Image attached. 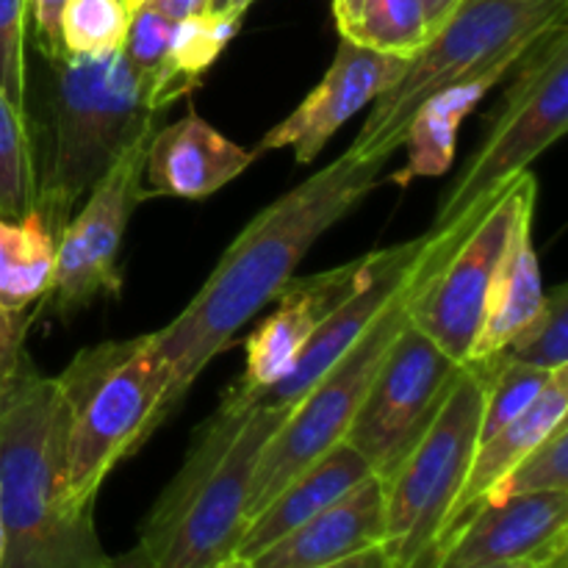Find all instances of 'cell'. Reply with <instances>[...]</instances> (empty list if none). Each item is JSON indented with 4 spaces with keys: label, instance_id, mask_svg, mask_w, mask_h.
<instances>
[{
    "label": "cell",
    "instance_id": "cell-19",
    "mask_svg": "<svg viewBox=\"0 0 568 568\" xmlns=\"http://www.w3.org/2000/svg\"><path fill=\"white\" fill-rule=\"evenodd\" d=\"M568 414V369L552 372L547 388L541 392V397L530 405L521 416H516L510 425H505L503 430L491 433L488 438L477 442L475 455H471L469 471L464 477V486H460L458 497H455L453 514H449L447 527H444L442 544H438V552H442L444 541L480 508L488 499V494L499 486V483L508 477V471L530 453L532 447L544 442L549 433L558 425H564ZM438 560V558H436Z\"/></svg>",
    "mask_w": 568,
    "mask_h": 568
},
{
    "label": "cell",
    "instance_id": "cell-33",
    "mask_svg": "<svg viewBox=\"0 0 568 568\" xmlns=\"http://www.w3.org/2000/svg\"><path fill=\"white\" fill-rule=\"evenodd\" d=\"M37 314H11L0 305V377L9 381L28 364L26 333Z\"/></svg>",
    "mask_w": 568,
    "mask_h": 568
},
{
    "label": "cell",
    "instance_id": "cell-5",
    "mask_svg": "<svg viewBox=\"0 0 568 568\" xmlns=\"http://www.w3.org/2000/svg\"><path fill=\"white\" fill-rule=\"evenodd\" d=\"M55 381L67 408L64 494L94 508L105 477L161 427L166 372L136 336L81 349Z\"/></svg>",
    "mask_w": 568,
    "mask_h": 568
},
{
    "label": "cell",
    "instance_id": "cell-44",
    "mask_svg": "<svg viewBox=\"0 0 568 568\" xmlns=\"http://www.w3.org/2000/svg\"><path fill=\"white\" fill-rule=\"evenodd\" d=\"M566 560H568V555H560V558L549 560V564L541 566V568H566Z\"/></svg>",
    "mask_w": 568,
    "mask_h": 568
},
{
    "label": "cell",
    "instance_id": "cell-14",
    "mask_svg": "<svg viewBox=\"0 0 568 568\" xmlns=\"http://www.w3.org/2000/svg\"><path fill=\"white\" fill-rule=\"evenodd\" d=\"M422 244H425V233L403 244L369 253V266H366L361 283L320 322L308 347L300 355L297 366L277 386L255 394L253 403L275 410L294 408L303 394L364 336V331L381 316L388 300L403 288Z\"/></svg>",
    "mask_w": 568,
    "mask_h": 568
},
{
    "label": "cell",
    "instance_id": "cell-26",
    "mask_svg": "<svg viewBox=\"0 0 568 568\" xmlns=\"http://www.w3.org/2000/svg\"><path fill=\"white\" fill-rule=\"evenodd\" d=\"M344 39L394 55H416L430 39L422 0H364L358 22Z\"/></svg>",
    "mask_w": 568,
    "mask_h": 568
},
{
    "label": "cell",
    "instance_id": "cell-29",
    "mask_svg": "<svg viewBox=\"0 0 568 568\" xmlns=\"http://www.w3.org/2000/svg\"><path fill=\"white\" fill-rule=\"evenodd\" d=\"M483 366L488 377L486 386V405H483V419H480V442L488 438L491 433L503 430L505 425L525 414L541 392L547 388L552 372L532 369V366L508 364V361L491 358L486 364H471Z\"/></svg>",
    "mask_w": 568,
    "mask_h": 568
},
{
    "label": "cell",
    "instance_id": "cell-32",
    "mask_svg": "<svg viewBox=\"0 0 568 568\" xmlns=\"http://www.w3.org/2000/svg\"><path fill=\"white\" fill-rule=\"evenodd\" d=\"M172 26H175V22H170L166 17H161L159 11L148 9V6H139L131 14L125 42H122L120 50L142 83L148 81L150 72H153L155 67L161 64V59L166 55Z\"/></svg>",
    "mask_w": 568,
    "mask_h": 568
},
{
    "label": "cell",
    "instance_id": "cell-12",
    "mask_svg": "<svg viewBox=\"0 0 568 568\" xmlns=\"http://www.w3.org/2000/svg\"><path fill=\"white\" fill-rule=\"evenodd\" d=\"M538 183L521 172L483 214L469 236L433 272L410 303L408 322L460 366L469 361L486 320V303L510 233L527 209H536Z\"/></svg>",
    "mask_w": 568,
    "mask_h": 568
},
{
    "label": "cell",
    "instance_id": "cell-7",
    "mask_svg": "<svg viewBox=\"0 0 568 568\" xmlns=\"http://www.w3.org/2000/svg\"><path fill=\"white\" fill-rule=\"evenodd\" d=\"M516 75L505 92L486 139L438 203L427 236L460 244L505 189L552 148L568 128V31L566 22L549 28L516 61Z\"/></svg>",
    "mask_w": 568,
    "mask_h": 568
},
{
    "label": "cell",
    "instance_id": "cell-37",
    "mask_svg": "<svg viewBox=\"0 0 568 568\" xmlns=\"http://www.w3.org/2000/svg\"><path fill=\"white\" fill-rule=\"evenodd\" d=\"M458 6L460 0H422V9H425V22L430 37L444 26V22H447V17L453 14Z\"/></svg>",
    "mask_w": 568,
    "mask_h": 568
},
{
    "label": "cell",
    "instance_id": "cell-38",
    "mask_svg": "<svg viewBox=\"0 0 568 568\" xmlns=\"http://www.w3.org/2000/svg\"><path fill=\"white\" fill-rule=\"evenodd\" d=\"M361 9H364V0H333V14H336V26L342 37L358 22Z\"/></svg>",
    "mask_w": 568,
    "mask_h": 568
},
{
    "label": "cell",
    "instance_id": "cell-17",
    "mask_svg": "<svg viewBox=\"0 0 568 568\" xmlns=\"http://www.w3.org/2000/svg\"><path fill=\"white\" fill-rule=\"evenodd\" d=\"M255 150L222 136L194 109L181 120L155 128L144 159V189L150 197L205 200L236 181L253 161Z\"/></svg>",
    "mask_w": 568,
    "mask_h": 568
},
{
    "label": "cell",
    "instance_id": "cell-22",
    "mask_svg": "<svg viewBox=\"0 0 568 568\" xmlns=\"http://www.w3.org/2000/svg\"><path fill=\"white\" fill-rule=\"evenodd\" d=\"M510 70L514 67H494L483 75L471 78V81L442 89L430 100H425L410 120L408 133H405L408 161H405L403 170H397L392 181L405 189L419 178L444 175L455 159V144H458V131L464 120L486 98L488 89Z\"/></svg>",
    "mask_w": 568,
    "mask_h": 568
},
{
    "label": "cell",
    "instance_id": "cell-3",
    "mask_svg": "<svg viewBox=\"0 0 568 568\" xmlns=\"http://www.w3.org/2000/svg\"><path fill=\"white\" fill-rule=\"evenodd\" d=\"M288 410L261 408L231 386L194 433L186 460L139 527V568H214L236 555L261 453Z\"/></svg>",
    "mask_w": 568,
    "mask_h": 568
},
{
    "label": "cell",
    "instance_id": "cell-25",
    "mask_svg": "<svg viewBox=\"0 0 568 568\" xmlns=\"http://www.w3.org/2000/svg\"><path fill=\"white\" fill-rule=\"evenodd\" d=\"M37 211V175L28 120L0 89V216L20 220Z\"/></svg>",
    "mask_w": 568,
    "mask_h": 568
},
{
    "label": "cell",
    "instance_id": "cell-35",
    "mask_svg": "<svg viewBox=\"0 0 568 568\" xmlns=\"http://www.w3.org/2000/svg\"><path fill=\"white\" fill-rule=\"evenodd\" d=\"M142 6L159 11L170 22H181L192 14H205L209 11V0H144Z\"/></svg>",
    "mask_w": 568,
    "mask_h": 568
},
{
    "label": "cell",
    "instance_id": "cell-16",
    "mask_svg": "<svg viewBox=\"0 0 568 568\" xmlns=\"http://www.w3.org/2000/svg\"><path fill=\"white\" fill-rule=\"evenodd\" d=\"M369 266V255L336 270L316 272V275L294 277L281 294H277L275 314L266 316L247 338V366L244 375L233 386L247 397L277 386L288 372L297 366L300 355L308 347L311 336L320 322L353 292Z\"/></svg>",
    "mask_w": 568,
    "mask_h": 568
},
{
    "label": "cell",
    "instance_id": "cell-2",
    "mask_svg": "<svg viewBox=\"0 0 568 568\" xmlns=\"http://www.w3.org/2000/svg\"><path fill=\"white\" fill-rule=\"evenodd\" d=\"M44 64L39 103L28 105L26 120L37 211L59 239L89 189L139 136L155 131L161 114L144 103L142 81L122 50L59 53Z\"/></svg>",
    "mask_w": 568,
    "mask_h": 568
},
{
    "label": "cell",
    "instance_id": "cell-30",
    "mask_svg": "<svg viewBox=\"0 0 568 568\" xmlns=\"http://www.w3.org/2000/svg\"><path fill=\"white\" fill-rule=\"evenodd\" d=\"M544 491H568V422L555 427L538 447H532L483 505Z\"/></svg>",
    "mask_w": 568,
    "mask_h": 568
},
{
    "label": "cell",
    "instance_id": "cell-24",
    "mask_svg": "<svg viewBox=\"0 0 568 568\" xmlns=\"http://www.w3.org/2000/svg\"><path fill=\"white\" fill-rule=\"evenodd\" d=\"M53 270L55 236L39 211L20 220L0 216V305L26 316L50 292Z\"/></svg>",
    "mask_w": 568,
    "mask_h": 568
},
{
    "label": "cell",
    "instance_id": "cell-45",
    "mask_svg": "<svg viewBox=\"0 0 568 568\" xmlns=\"http://www.w3.org/2000/svg\"><path fill=\"white\" fill-rule=\"evenodd\" d=\"M109 568H139V566H133L131 560L122 558V560H111V566H109Z\"/></svg>",
    "mask_w": 568,
    "mask_h": 568
},
{
    "label": "cell",
    "instance_id": "cell-46",
    "mask_svg": "<svg viewBox=\"0 0 568 568\" xmlns=\"http://www.w3.org/2000/svg\"><path fill=\"white\" fill-rule=\"evenodd\" d=\"M122 3H125V9H128V11H131V14H133V11H136V9H139V6H142V3H144V0H122Z\"/></svg>",
    "mask_w": 568,
    "mask_h": 568
},
{
    "label": "cell",
    "instance_id": "cell-42",
    "mask_svg": "<svg viewBox=\"0 0 568 568\" xmlns=\"http://www.w3.org/2000/svg\"><path fill=\"white\" fill-rule=\"evenodd\" d=\"M6 560V527H3V516H0V568H3Z\"/></svg>",
    "mask_w": 568,
    "mask_h": 568
},
{
    "label": "cell",
    "instance_id": "cell-11",
    "mask_svg": "<svg viewBox=\"0 0 568 568\" xmlns=\"http://www.w3.org/2000/svg\"><path fill=\"white\" fill-rule=\"evenodd\" d=\"M464 366L419 327L405 322L388 347L344 442L364 455L381 480L403 464L442 410Z\"/></svg>",
    "mask_w": 568,
    "mask_h": 568
},
{
    "label": "cell",
    "instance_id": "cell-10",
    "mask_svg": "<svg viewBox=\"0 0 568 568\" xmlns=\"http://www.w3.org/2000/svg\"><path fill=\"white\" fill-rule=\"evenodd\" d=\"M153 131L139 136L103 178L89 189L81 209L55 239V270L42 305L59 320L105 297H120V250L133 211L150 197L144 189V159Z\"/></svg>",
    "mask_w": 568,
    "mask_h": 568
},
{
    "label": "cell",
    "instance_id": "cell-1",
    "mask_svg": "<svg viewBox=\"0 0 568 568\" xmlns=\"http://www.w3.org/2000/svg\"><path fill=\"white\" fill-rule=\"evenodd\" d=\"M383 166L386 159H364L347 150L325 170L281 194L233 239L186 308L170 325L148 333L150 349L166 372L161 425L205 366L225 353L236 333L294 281L316 239L381 186Z\"/></svg>",
    "mask_w": 568,
    "mask_h": 568
},
{
    "label": "cell",
    "instance_id": "cell-43",
    "mask_svg": "<svg viewBox=\"0 0 568 568\" xmlns=\"http://www.w3.org/2000/svg\"><path fill=\"white\" fill-rule=\"evenodd\" d=\"M9 381H11V377H9ZM9 381H3V377H0V410H3L6 394H9Z\"/></svg>",
    "mask_w": 568,
    "mask_h": 568
},
{
    "label": "cell",
    "instance_id": "cell-15",
    "mask_svg": "<svg viewBox=\"0 0 568 568\" xmlns=\"http://www.w3.org/2000/svg\"><path fill=\"white\" fill-rule=\"evenodd\" d=\"M568 491L510 497L477 508L444 541L436 568H475L505 560H549L568 555Z\"/></svg>",
    "mask_w": 568,
    "mask_h": 568
},
{
    "label": "cell",
    "instance_id": "cell-36",
    "mask_svg": "<svg viewBox=\"0 0 568 568\" xmlns=\"http://www.w3.org/2000/svg\"><path fill=\"white\" fill-rule=\"evenodd\" d=\"M322 568H394V566H392V558H388V552L383 549V544H377V547H369L364 549V552L349 555V558L338 560V564L322 566Z\"/></svg>",
    "mask_w": 568,
    "mask_h": 568
},
{
    "label": "cell",
    "instance_id": "cell-20",
    "mask_svg": "<svg viewBox=\"0 0 568 568\" xmlns=\"http://www.w3.org/2000/svg\"><path fill=\"white\" fill-rule=\"evenodd\" d=\"M369 475H375V471L366 464L364 455L342 438L325 455H320L314 464L305 466L297 477H292L277 491V497L247 521L236 555L244 560L255 558L266 547H272L277 538H283L294 527H300L311 516H316L327 505L353 491Z\"/></svg>",
    "mask_w": 568,
    "mask_h": 568
},
{
    "label": "cell",
    "instance_id": "cell-9",
    "mask_svg": "<svg viewBox=\"0 0 568 568\" xmlns=\"http://www.w3.org/2000/svg\"><path fill=\"white\" fill-rule=\"evenodd\" d=\"M486 386L483 366H464L425 436L383 480V549L394 568H436L444 527L480 442Z\"/></svg>",
    "mask_w": 568,
    "mask_h": 568
},
{
    "label": "cell",
    "instance_id": "cell-13",
    "mask_svg": "<svg viewBox=\"0 0 568 568\" xmlns=\"http://www.w3.org/2000/svg\"><path fill=\"white\" fill-rule=\"evenodd\" d=\"M408 64V55L381 53L342 37L333 64L314 92L286 120L270 128L253 150L261 155L266 150L292 148L297 164H311L333 133L392 89L405 75Z\"/></svg>",
    "mask_w": 568,
    "mask_h": 568
},
{
    "label": "cell",
    "instance_id": "cell-18",
    "mask_svg": "<svg viewBox=\"0 0 568 568\" xmlns=\"http://www.w3.org/2000/svg\"><path fill=\"white\" fill-rule=\"evenodd\" d=\"M383 536L386 494L381 477L369 475L342 499L250 558V564L253 568H322L377 547Z\"/></svg>",
    "mask_w": 568,
    "mask_h": 568
},
{
    "label": "cell",
    "instance_id": "cell-21",
    "mask_svg": "<svg viewBox=\"0 0 568 568\" xmlns=\"http://www.w3.org/2000/svg\"><path fill=\"white\" fill-rule=\"evenodd\" d=\"M532 211L536 209H527L516 222L514 233H510L508 250H505L503 264H499L497 277L491 283V292H488L483 331L464 366L486 364V361L497 358L505 344L544 305V294L547 292H544L538 253L532 247Z\"/></svg>",
    "mask_w": 568,
    "mask_h": 568
},
{
    "label": "cell",
    "instance_id": "cell-27",
    "mask_svg": "<svg viewBox=\"0 0 568 568\" xmlns=\"http://www.w3.org/2000/svg\"><path fill=\"white\" fill-rule=\"evenodd\" d=\"M499 361L532 366V369H568V286L560 283L544 294L538 314L505 344Z\"/></svg>",
    "mask_w": 568,
    "mask_h": 568
},
{
    "label": "cell",
    "instance_id": "cell-34",
    "mask_svg": "<svg viewBox=\"0 0 568 568\" xmlns=\"http://www.w3.org/2000/svg\"><path fill=\"white\" fill-rule=\"evenodd\" d=\"M67 0H28V17L33 20V31H37V48L44 59H55L64 53L61 48L59 20L64 11Z\"/></svg>",
    "mask_w": 568,
    "mask_h": 568
},
{
    "label": "cell",
    "instance_id": "cell-40",
    "mask_svg": "<svg viewBox=\"0 0 568 568\" xmlns=\"http://www.w3.org/2000/svg\"><path fill=\"white\" fill-rule=\"evenodd\" d=\"M547 564H538V560H505V564H488V566H475V568H541Z\"/></svg>",
    "mask_w": 568,
    "mask_h": 568
},
{
    "label": "cell",
    "instance_id": "cell-41",
    "mask_svg": "<svg viewBox=\"0 0 568 568\" xmlns=\"http://www.w3.org/2000/svg\"><path fill=\"white\" fill-rule=\"evenodd\" d=\"M214 568H253V564H250V560H244V558H239V555H233V558L222 560V564H216Z\"/></svg>",
    "mask_w": 568,
    "mask_h": 568
},
{
    "label": "cell",
    "instance_id": "cell-31",
    "mask_svg": "<svg viewBox=\"0 0 568 568\" xmlns=\"http://www.w3.org/2000/svg\"><path fill=\"white\" fill-rule=\"evenodd\" d=\"M28 0H0V89L26 114L28 64H26Z\"/></svg>",
    "mask_w": 568,
    "mask_h": 568
},
{
    "label": "cell",
    "instance_id": "cell-6",
    "mask_svg": "<svg viewBox=\"0 0 568 568\" xmlns=\"http://www.w3.org/2000/svg\"><path fill=\"white\" fill-rule=\"evenodd\" d=\"M566 11L568 0H460L425 48L410 55L405 75L375 100L349 150L388 161L405 144L425 100L494 67H514L541 33L566 22Z\"/></svg>",
    "mask_w": 568,
    "mask_h": 568
},
{
    "label": "cell",
    "instance_id": "cell-28",
    "mask_svg": "<svg viewBox=\"0 0 568 568\" xmlns=\"http://www.w3.org/2000/svg\"><path fill=\"white\" fill-rule=\"evenodd\" d=\"M131 11L122 0H67L59 20L61 48L70 55H100L125 42Z\"/></svg>",
    "mask_w": 568,
    "mask_h": 568
},
{
    "label": "cell",
    "instance_id": "cell-39",
    "mask_svg": "<svg viewBox=\"0 0 568 568\" xmlns=\"http://www.w3.org/2000/svg\"><path fill=\"white\" fill-rule=\"evenodd\" d=\"M255 0H209V14H244Z\"/></svg>",
    "mask_w": 568,
    "mask_h": 568
},
{
    "label": "cell",
    "instance_id": "cell-8",
    "mask_svg": "<svg viewBox=\"0 0 568 568\" xmlns=\"http://www.w3.org/2000/svg\"><path fill=\"white\" fill-rule=\"evenodd\" d=\"M449 255H453V250L442 247L425 233V244H422L403 288L388 300V305L366 327L364 336L303 394V399L294 408H288L286 419L281 422L275 436L270 438V444L261 453L258 466H255L247 521L264 505H270L292 477H297L305 466L314 464L320 455H325L333 444L347 436L349 425H353L388 347L397 338L399 327L408 322V311L416 292L425 286L427 277Z\"/></svg>",
    "mask_w": 568,
    "mask_h": 568
},
{
    "label": "cell",
    "instance_id": "cell-4",
    "mask_svg": "<svg viewBox=\"0 0 568 568\" xmlns=\"http://www.w3.org/2000/svg\"><path fill=\"white\" fill-rule=\"evenodd\" d=\"M67 408L55 377L28 361L9 381L0 410V516L3 568H109L94 508L64 494Z\"/></svg>",
    "mask_w": 568,
    "mask_h": 568
},
{
    "label": "cell",
    "instance_id": "cell-23",
    "mask_svg": "<svg viewBox=\"0 0 568 568\" xmlns=\"http://www.w3.org/2000/svg\"><path fill=\"white\" fill-rule=\"evenodd\" d=\"M244 14H192L172 26L170 48L161 64L142 83L144 103L164 114L172 103L189 98L203 83L222 50L236 39Z\"/></svg>",
    "mask_w": 568,
    "mask_h": 568
}]
</instances>
